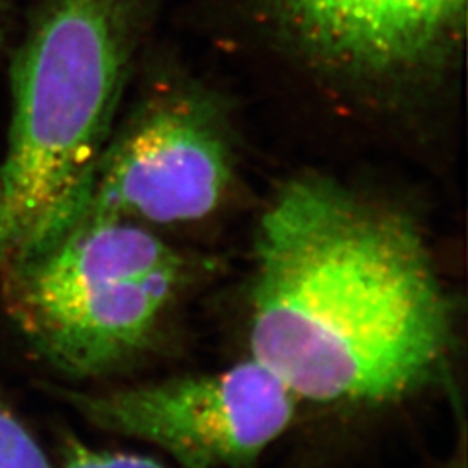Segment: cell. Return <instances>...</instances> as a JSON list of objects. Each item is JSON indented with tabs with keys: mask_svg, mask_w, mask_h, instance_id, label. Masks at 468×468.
Here are the masks:
<instances>
[{
	"mask_svg": "<svg viewBox=\"0 0 468 468\" xmlns=\"http://www.w3.org/2000/svg\"><path fill=\"white\" fill-rule=\"evenodd\" d=\"M253 271L251 357L297 399L388 404L446 375L454 303L399 212L292 181L261 218Z\"/></svg>",
	"mask_w": 468,
	"mask_h": 468,
	"instance_id": "1",
	"label": "cell"
},
{
	"mask_svg": "<svg viewBox=\"0 0 468 468\" xmlns=\"http://www.w3.org/2000/svg\"><path fill=\"white\" fill-rule=\"evenodd\" d=\"M133 30L134 0H32L11 68L0 168L13 229L5 264L44 253L84 216Z\"/></svg>",
	"mask_w": 468,
	"mask_h": 468,
	"instance_id": "2",
	"label": "cell"
},
{
	"mask_svg": "<svg viewBox=\"0 0 468 468\" xmlns=\"http://www.w3.org/2000/svg\"><path fill=\"white\" fill-rule=\"evenodd\" d=\"M5 268L17 328L73 377L104 375L143 351L183 276L176 251L120 218H82L44 253Z\"/></svg>",
	"mask_w": 468,
	"mask_h": 468,
	"instance_id": "3",
	"label": "cell"
},
{
	"mask_svg": "<svg viewBox=\"0 0 468 468\" xmlns=\"http://www.w3.org/2000/svg\"><path fill=\"white\" fill-rule=\"evenodd\" d=\"M89 423L183 468H245L290 427L297 396L250 357L231 368L108 392H63Z\"/></svg>",
	"mask_w": 468,
	"mask_h": 468,
	"instance_id": "4",
	"label": "cell"
},
{
	"mask_svg": "<svg viewBox=\"0 0 468 468\" xmlns=\"http://www.w3.org/2000/svg\"><path fill=\"white\" fill-rule=\"evenodd\" d=\"M231 174V154L218 123L197 106L164 104L104 151L82 218L139 224L200 220L218 208Z\"/></svg>",
	"mask_w": 468,
	"mask_h": 468,
	"instance_id": "5",
	"label": "cell"
},
{
	"mask_svg": "<svg viewBox=\"0 0 468 468\" xmlns=\"http://www.w3.org/2000/svg\"><path fill=\"white\" fill-rule=\"evenodd\" d=\"M0 468H50L34 435L0 398Z\"/></svg>",
	"mask_w": 468,
	"mask_h": 468,
	"instance_id": "6",
	"label": "cell"
},
{
	"mask_svg": "<svg viewBox=\"0 0 468 468\" xmlns=\"http://www.w3.org/2000/svg\"><path fill=\"white\" fill-rule=\"evenodd\" d=\"M63 468H167L156 460L127 452H102L69 439L65 448Z\"/></svg>",
	"mask_w": 468,
	"mask_h": 468,
	"instance_id": "7",
	"label": "cell"
},
{
	"mask_svg": "<svg viewBox=\"0 0 468 468\" xmlns=\"http://www.w3.org/2000/svg\"><path fill=\"white\" fill-rule=\"evenodd\" d=\"M11 243H13L11 218H9L5 195H4V187H2V181H0V266L5 264V261L11 253Z\"/></svg>",
	"mask_w": 468,
	"mask_h": 468,
	"instance_id": "8",
	"label": "cell"
},
{
	"mask_svg": "<svg viewBox=\"0 0 468 468\" xmlns=\"http://www.w3.org/2000/svg\"><path fill=\"white\" fill-rule=\"evenodd\" d=\"M16 2L17 0H0V50L5 44L9 21H11V15L16 7Z\"/></svg>",
	"mask_w": 468,
	"mask_h": 468,
	"instance_id": "9",
	"label": "cell"
},
{
	"mask_svg": "<svg viewBox=\"0 0 468 468\" xmlns=\"http://www.w3.org/2000/svg\"><path fill=\"white\" fill-rule=\"evenodd\" d=\"M444 468H467V458H465V439H462L460 442V450L456 452V456H452V462Z\"/></svg>",
	"mask_w": 468,
	"mask_h": 468,
	"instance_id": "10",
	"label": "cell"
}]
</instances>
